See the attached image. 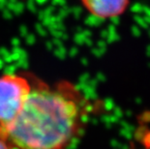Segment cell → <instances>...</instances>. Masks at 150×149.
Returning a JSON list of instances; mask_svg holds the SVG:
<instances>
[{
    "label": "cell",
    "mask_w": 150,
    "mask_h": 149,
    "mask_svg": "<svg viewBox=\"0 0 150 149\" xmlns=\"http://www.w3.org/2000/svg\"><path fill=\"white\" fill-rule=\"evenodd\" d=\"M0 149H13L9 142L0 135Z\"/></svg>",
    "instance_id": "obj_4"
},
{
    "label": "cell",
    "mask_w": 150,
    "mask_h": 149,
    "mask_svg": "<svg viewBox=\"0 0 150 149\" xmlns=\"http://www.w3.org/2000/svg\"><path fill=\"white\" fill-rule=\"evenodd\" d=\"M88 109L84 96L69 82H34L20 113L0 128V135L13 149H67L81 133Z\"/></svg>",
    "instance_id": "obj_1"
},
{
    "label": "cell",
    "mask_w": 150,
    "mask_h": 149,
    "mask_svg": "<svg viewBox=\"0 0 150 149\" xmlns=\"http://www.w3.org/2000/svg\"><path fill=\"white\" fill-rule=\"evenodd\" d=\"M147 149H150V148H147Z\"/></svg>",
    "instance_id": "obj_5"
},
{
    "label": "cell",
    "mask_w": 150,
    "mask_h": 149,
    "mask_svg": "<svg viewBox=\"0 0 150 149\" xmlns=\"http://www.w3.org/2000/svg\"><path fill=\"white\" fill-rule=\"evenodd\" d=\"M33 84L34 81L23 75L0 76V128L9 125L20 113Z\"/></svg>",
    "instance_id": "obj_2"
},
{
    "label": "cell",
    "mask_w": 150,
    "mask_h": 149,
    "mask_svg": "<svg viewBox=\"0 0 150 149\" xmlns=\"http://www.w3.org/2000/svg\"><path fill=\"white\" fill-rule=\"evenodd\" d=\"M89 14L101 20L114 18L124 14L130 0H81Z\"/></svg>",
    "instance_id": "obj_3"
}]
</instances>
